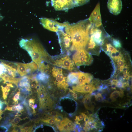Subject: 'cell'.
I'll use <instances>...</instances> for the list:
<instances>
[{"instance_id":"obj_1","label":"cell","mask_w":132,"mask_h":132,"mask_svg":"<svg viewBox=\"0 0 132 132\" xmlns=\"http://www.w3.org/2000/svg\"><path fill=\"white\" fill-rule=\"evenodd\" d=\"M94 26L87 19L69 24L65 27V31L72 41L70 50L84 48L87 46Z\"/></svg>"},{"instance_id":"obj_2","label":"cell","mask_w":132,"mask_h":132,"mask_svg":"<svg viewBox=\"0 0 132 132\" xmlns=\"http://www.w3.org/2000/svg\"><path fill=\"white\" fill-rule=\"evenodd\" d=\"M20 46L28 52L33 61L37 64L39 71L43 72L48 68V65H45L44 62H51V58L40 43L32 39H23L20 42Z\"/></svg>"},{"instance_id":"obj_3","label":"cell","mask_w":132,"mask_h":132,"mask_svg":"<svg viewBox=\"0 0 132 132\" xmlns=\"http://www.w3.org/2000/svg\"><path fill=\"white\" fill-rule=\"evenodd\" d=\"M72 56V61L77 66L89 65L92 63L93 58L90 55L85 48L76 50Z\"/></svg>"},{"instance_id":"obj_4","label":"cell","mask_w":132,"mask_h":132,"mask_svg":"<svg viewBox=\"0 0 132 132\" xmlns=\"http://www.w3.org/2000/svg\"><path fill=\"white\" fill-rule=\"evenodd\" d=\"M39 19L41 24L44 28L56 32L59 30H62L69 24L67 22L60 23L53 19L47 18H41Z\"/></svg>"},{"instance_id":"obj_5","label":"cell","mask_w":132,"mask_h":132,"mask_svg":"<svg viewBox=\"0 0 132 132\" xmlns=\"http://www.w3.org/2000/svg\"><path fill=\"white\" fill-rule=\"evenodd\" d=\"M56 33L61 48V54L62 55L67 52L68 54L72 45L70 37L66 33H64L63 30H59Z\"/></svg>"},{"instance_id":"obj_6","label":"cell","mask_w":132,"mask_h":132,"mask_svg":"<svg viewBox=\"0 0 132 132\" xmlns=\"http://www.w3.org/2000/svg\"><path fill=\"white\" fill-rule=\"evenodd\" d=\"M53 76L55 79V83L57 87L60 88L66 89L69 86L62 69L53 67L51 70Z\"/></svg>"},{"instance_id":"obj_7","label":"cell","mask_w":132,"mask_h":132,"mask_svg":"<svg viewBox=\"0 0 132 132\" xmlns=\"http://www.w3.org/2000/svg\"><path fill=\"white\" fill-rule=\"evenodd\" d=\"M51 62L54 66L64 68L70 71L74 69V63L71 60L69 55L58 57L55 59L51 58Z\"/></svg>"},{"instance_id":"obj_8","label":"cell","mask_w":132,"mask_h":132,"mask_svg":"<svg viewBox=\"0 0 132 132\" xmlns=\"http://www.w3.org/2000/svg\"><path fill=\"white\" fill-rule=\"evenodd\" d=\"M51 4L56 11H66L76 7L74 0H51Z\"/></svg>"},{"instance_id":"obj_9","label":"cell","mask_w":132,"mask_h":132,"mask_svg":"<svg viewBox=\"0 0 132 132\" xmlns=\"http://www.w3.org/2000/svg\"><path fill=\"white\" fill-rule=\"evenodd\" d=\"M88 19L91 23L96 27H99L102 25L99 2L97 4Z\"/></svg>"},{"instance_id":"obj_10","label":"cell","mask_w":132,"mask_h":132,"mask_svg":"<svg viewBox=\"0 0 132 132\" xmlns=\"http://www.w3.org/2000/svg\"><path fill=\"white\" fill-rule=\"evenodd\" d=\"M37 92L40 102V108H43L47 106H51L52 102L47 95L45 88L40 87L38 89Z\"/></svg>"},{"instance_id":"obj_11","label":"cell","mask_w":132,"mask_h":132,"mask_svg":"<svg viewBox=\"0 0 132 132\" xmlns=\"http://www.w3.org/2000/svg\"><path fill=\"white\" fill-rule=\"evenodd\" d=\"M72 87L73 90L77 92L91 94L93 91L97 90L99 87L94 84L92 81L90 83L82 86H73Z\"/></svg>"},{"instance_id":"obj_12","label":"cell","mask_w":132,"mask_h":132,"mask_svg":"<svg viewBox=\"0 0 132 132\" xmlns=\"http://www.w3.org/2000/svg\"><path fill=\"white\" fill-rule=\"evenodd\" d=\"M107 6L110 12L115 15L121 12L122 8L121 0H108Z\"/></svg>"},{"instance_id":"obj_13","label":"cell","mask_w":132,"mask_h":132,"mask_svg":"<svg viewBox=\"0 0 132 132\" xmlns=\"http://www.w3.org/2000/svg\"><path fill=\"white\" fill-rule=\"evenodd\" d=\"M91 96L89 94H86L84 96L82 101L86 108L93 112L94 107L91 101Z\"/></svg>"},{"instance_id":"obj_14","label":"cell","mask_w":132,"mask_h":132,"mask_svg":"<svg viewBox=\"0 0 132 132\" xmlns=\"http://www.w3.org/2000/svg\"><path fill=\"white\" fill-rule=\"evenodd\" d=\"M78 77L81 78L86 85L89 84L93 81V77L90 74L81 72H77Z\"/></svg>"},{"instance_id":"obj_15","label":"cell","mask_w":132,"mask_h":132,"mask_svg":"<svg viewBox=\"0 0 132 132\" xmlns=\"http://www.w3.org/2000/svg\"><path fill=\"white\" fill-rule=\"evenodd\" d=\"M17 66V72L21 76H23L27 74L26 72V64L21 63H16Z\"/></svg>"},{"instance_id":"obj_16","label":"cell","mask_w":132,"mask_h":132,"mask_svg":"<svg viewBox=\"0 0 132 132\" xmlns=\"http://www.w3.org/2000/svg\"><path fill=\"white\" fill-rule=\"evenodd\" d=\"M1 63L6 67L15 72L17 71V66L16 63L1 60Z\"/></svg>"},{"instance_id":"obj_17","label":"cell","mask_w":132,"mask_h":132,"mask_svg":"<svg viewBox=\"0 0 132 132\" xmlns=\"http://www.w3.org/2000/svg\"><path fill=\"white\" fill-rule=\"evenodd\" d=\"M36 77L38 80L44 82L48 80L49 76L46 73L41 72L37 75Z\"/></svg>"},{"instance_id":"obj_18","label":"cell","mask_w":132,"mask_h":132,"mask_svg":"<svg viewBox=\"0 0 132 132\" xmlns=\"http://www.w3.org/2000/svg\"><path fill=\"white\" fill-rule=\"evenodd\" d=\"M64 119L68 126L70 131H74L76 125L67 118H65Z\"/></svg>"},{"instance_id":"obj_19","label":"cell","mask_w":132,"mask_h":132,"mask_svg":"<svg viewBox=\"0 0 132 132\" xmlns=\"http://www.w3.org/2000/svg\"><path fill=\"white\" fill-rule=\"evenodd\" d=\"M41 121L45 123H48L51 125H55V122L54 117H49L41 120Z\"/></svg>"},{"instance_id":"obj_20","label":"cell","mask_w":132,"mask_h":132,"mask_svg":"<svg viewBox=\"0 0 132 132\" xmlns=\"http://www.w3.org/2000/svg\"><path fill=\"white\" fill-rule=\"evenodd\" d=\"M120 91L116 90L112 92L110 95V98L113 102L115 101L116 99L120 96Z\"/></svg>"},{"instance_id":"obj_21","label":"cell","mask_w":132,"mask_h":132,"mask_svg":"<svg viewBox=\"0 0 132 132\" xmlns=\"http://www.w3.org/2000/svg\"><path fill=\"white\" fill-rule=\"evenodd\" d=\"M85 115L86 114L85 113H80V114L78 116H76L75 119L76 123L77 124L80 125V123L79 122L83 120L84 119Z\"/></svg>"},{"instance_id":"obj_22","label":"cell","mask_w":132,"mask_h":132,"mask_svg":"<svg viewBox=\"0 0 132 132\" xmlns=\"http://www.w3.org/2000/svg\"><path fill=\"white\" fill-rule=\"evenodd\" d=\"M90 0H74L76 7L83 5L89 2Z\"/></svg>"},{"instance_id":"obj_23","label":"cell","mask_w":132,"mask_h":132,"mask_svg":"<svg viewBox=\"0 0 132 132\" xmlns=\"http://www.w3.org/2000/svg\"><path fill=\"white\" fill-rule=\"evenodd\" d=\"M112 44L116 48L120 49L121 47V44L119 41L117 39H113Z\"/></svg>"},{"instance_id":"obj_24","label":"cell","mask_w":132,"mask_h":132,"mask_svg":"<svg viewBox=\"0 0 132 132\" xmlns=\"http://www.w3.org/2000/svg\"><path fill=\"white\" fill-rule=\"evenodd\" d=\"M96 100L99 102H103L105 100L104 98L103 97L102 93H98L94 95Z\"/></svg>"},{"instance_id":"obj_25","label":"cell","mask_w":132,"mask_h":132,"mask_svg":"<svg viewBox=\"0 0 132 132\" xmlns=\"http://www.w3.org/2000/svg\"><path fill=\"white\" fill-rule=\"evenodd\" d=\"M28 64L33 72L38 69V67L37 65L35 62H32Z\"/></svg>"},{"instance_id":"obj_26","label":"cell","mask_w":132,"mask_h":132,"mask_svg":"<svg viewBox=\"0 0 132 132\" xmlns=\"http://www.w3.org/2000/svg\"><path fill=\"white\" fill-rule=\"evenodd\" d=\"M20 117H16L14 118L11 121V123L13 125V126L14 127L17 124H18L20 121L22 120Z\"/></svg>"},{"instance_id":"obj_27","label":"cell","mask_w":132,"mask_h":132,"mask_svg":"<svg viewBox=\"0 0 132 132\" xmlns=\"http://www.w3.org/2000/svg\"><path fill=\"white\" fill-rule=\"evenodd\" d=\"M29 106L32 108L33 113L34 114L36 112L35 109L33 108V107L34 106L35 99L32 98L30 99L29 100Z\"/></svg>"},{"instance_id":"obj_28","label":"cell","mask_w":132,"mask_h":132,"mask_svg":"<svg viewBox=\"0 0 132 132\" xmlns=\"http://www.w3.org/2000/svg\"><path fill=\"white\" fill-rule=\"evenodd\" d=\"M1 87L2 92V97L4 99H6L7 97V96L9 94V91L6 90L5 88L1 86Z\"/></svg>"},{"instance_id":"obj_29","label":"cell","mask_w":132,"mask_h":132,"mask_svg":"<svg viewBox=\"0 0 132 132\" xmlns=\"http://www.w3.org/2000/svg\"><path fill=\"white\" fill-rule=\"evenodd\" d=\"M8 110L9 111H16L17 110V109L15 106H7L5 108L4 110Z\"/></svg>"},{"instance_id":"obj_30","label":"cell","mask_w":132,"mask_h":132,"mask_svg":"<svg viewBox=\"0 0 132 132\" xmlns=\"http://www.w3.org/2000/svg\"><path fill=\"white\" fill-rule=\"evenodd\" d=\"M69 91L71 92L72 97L75 99L77 100L78 98V93L73 90L69 89Z\"/></svg>"},{"instance_id":"obj_31","label":"cell","mask_w":132,"mask_h":132,"mask_svg":"<svg viewBox=\"0 0 132 132\" xmlns=\"http://www.w3.org/2000/svg\"><path fill=\"white\" fill-rule=\"evenodd\" d=\"M49 114L50 115L54 116V117L62 115L61 114L55 111H49Z\"/></svg>"},{"instance_id":"obj_32","label":"cell","mask_w":132,"mask_h":132,"mask_svg":"<svg viewBox=\"0 0 132 132\" xmlns=\"http://www.w3.org/2000/svg\"><path fill=\"white\" fill-rule=\"evenodd\" d=\"M20 92L19 91L17 92L13 98V99L14 101H16L19 98Z\"/></svg>"},{"instance_id":"obj_33","label":"cell","mask_w":132,"mask_h":132,"mask_svg":"<svg viewBox=\"0 0 132 132\" xmlns=\"http://www.w3.org/2000/svg\"><path fill=\"white\" fill-rule=\"evenodd\" d=\"M17 109V111H24L23 106L20 105V104L17 105H15Z\"/></svg>"},{"instance_id":"obj_34","label":"cell","mask_w":132,"mask_h":132,"mask_svg":"<svg viewBox=\"0 0 132 132\" xmlns=\"http://www.w3.org/2000/svg\"><path fill=\"white\" fill-rule=\"evenodd\" d=\"M4 66L1 63H0V75L4 72Z\"/></svg>"},{"instance_id":"obj_35","label":"cell","mask_w":132,"mask_h":132,"mask_svg":"<svg viewBox=\"0 0 132 132\" xmlns=\"http://www.w3.org/2000/svg\"><path fill=\"white\" fill-rule=\"evenodd\" d=\"M10 76L7 74L2 79L4 81L8 82L10 78Z\"/></svg>"},{"instance_id":"obj_36","label":"cell","mask_w":132,"mask_h":132,"mask_svg":"<svg viewBox=\"0 0 132 132\" xmlns=\"http://www.w3.org/2000/svg\"><path fill=\"white\" fill-rule=\"evenodd\" d=\"M6 84V86L4 88L6 90L9 92L10 90V87L8 84Z\"/></svg>"},{"instance_id":"obj_37","label":"cell","mask_w":132,"mask_h":132,"mask_svg":"<svg viewBox=\"0 0 132 132\" xmlns=\"http://www.w3.org/2000/svg\"><path fill=\"white\" fill-rule=\"evenodd\" d=\"M22 113L21 111H18L16 114L15 115V117H18L21 115Z\"/></svg>"},{"instance_id":"obj_38","label":"cell","mask_w":132,"mask_h":132,"mask_svg":"<svg viewBox=\"0 0 132 132\" xmlns=\"http://www.w3.org/2000/svg\"><path fill=\"white\" fill-rule=\"evenodd\" d=\"M31 80L30 79L28 78H27L26 80V82L30 84L31 83Z\"/></svg>"},{"instance_id":"obj_39","label":"cell","mask_w":132,"mask_h":132,"mask_svg":"<svg viewBox=\"0 0 132 132\" xmlns=\"http://www.w3.org/2000/svg\"><path fill=\"white\" fill-rule=\"evenodd\" d=\"M3 113V111L1 109H0V121L2 118V117L1 116V115Z\"/></svg>"},{"instance_id":"obj_40","label":"cell","mask_w":132,"mask_h":132,"mask_svg":"<svg viewBox=\"0 0 132 132\" xmlns=\"http://www.w3.org/2000/svg\"><path fill=\"white\" fill-rule=\"evenodd\" d=\"M18 103V101L17 100L15 101H14L12 103V104L14 105H16Z\"/></svg>"},{"instance_id":"obj_41","label":"cell","mask_w":132,"mask_h":132,"mask_svg":"<svg viewBox=\"0 0 132 132\" xmlns=\"http://www.w3.org/2000/svg\"><path fill=\"white\" fill-rule=\"evenodd\" d=\"M2 103L1 101H0V109H1L2 108Z\"/></svg>"},{"instance_id":"obj_42","label":"cell","mask_w":132,"mask_h":132,"mask_svg":"<svg viewBox=\"0 0 132 132\" xmlns=\"http://www.w3.org/2000/svg\"><path fill=\"white\" fill-rule=\"evenodd\" d=\"M37 105L36 104H35V105L33 107V108L34 109H35V108H37Z\"/></svg>"}]
</instances>
